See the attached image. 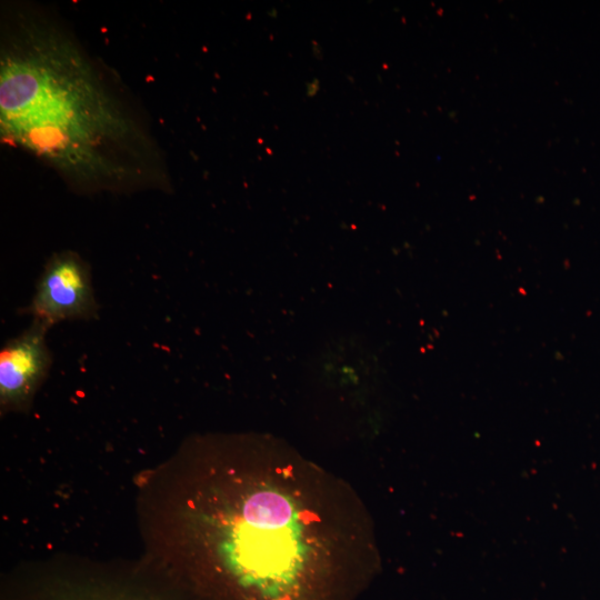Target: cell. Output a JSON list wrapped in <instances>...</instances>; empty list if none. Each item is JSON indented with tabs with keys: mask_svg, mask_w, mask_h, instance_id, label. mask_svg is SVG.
<instances>
[{
	"mask_svg": "<svg viewBox=\"0 0 600 600\" xmlns=\"http://www.w3.org/2000/svg\"><path fill=\"white\" fill-rule=\"evenodd\" d=\"M2 16V139L77 192L170 189L163 153L111 70L44 9L12 4Z\"/></svg>",
	"mask_w": 600,
	"mask_h": 600,
	"instance_id": "6da1fadb",
	"label": "cell"
},
{
	"mask_svg": "<svg viewBox=\"0 0 600 600\" xmlns=\"http://www.w3.org/2000/svg\"><path fill=\"white\" fill-rule=\"evenodd\" d=\"M98 308L89 264L66 250L49 258L21 312L51 328L62 321L94 319Z\"/></svg>",
	"mask_w": 600,
	"mask_h": 600,
	"instance_id": "7a4b0ae2",
	"label": "cell"
},
{
	"mask_svg": "<svg viewBox=\"0 0 600 600\" xmlns=\"http://www.w3.org/2000/svg\"><path fill=\"white\" fill-rule=\"evenodd\" d=\"M46 323L32 320L20 334L0 350V399L2 407L26 402L52 363Z\"/></svg>",
	"mask_w": 600,
	"mask_h": 600,
	"instance_id": "3957f363",
	"label": "cell"
}]
</instances>
